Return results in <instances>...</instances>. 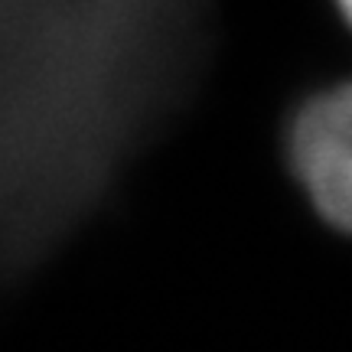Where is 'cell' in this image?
Returning <instances> with one entry per match:
<instances>
[{"instance_id": "1", "label": "cell", "mask_w": 352, "mask_h": 352, "mask_svg": "<svg viewBox=\"0 0 352 352\" xmlns=\"http://www.w3.org/2000/svg\"><path fill=\"white\" fill-rule=\"evenodd\" d=\"M202 52L206 0H0V284L98 212Z\"/></svg>"}, {"instance_id": "2", "label": "cell", "mask_w": 352, "mask_h": 352, "mask_svg": "<svg viewBox=\"0 0 352 352\" xmlns=\"http://www.w3.org/2000/svg\"><path fill=\"white\" fill-rule=\"evenodd\" d=\"M287 164L316 215L352 235V82L323 88L297 108Z\"/></svg>"}, {"instance_id": "3", "label": "cell", "mask_w": 352, "mask_h": 352, "mask_svg": "<svg viewBox=\"0 0 352 352\" xmlns=\"http://www.w3.org/2000/svg\"><path fill=\"white\" fill-rule=\"evenodd\" d=\"M336 3V10H340V16L346 20V26L352 30V0H333Z\"/></svg>"}]
</instances>
